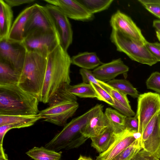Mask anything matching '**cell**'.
<instances>
[{"instance_id": "cell-1", "label": "cell", "mask_w": 160, "mask_h": 160, "mask_svg": "<svg viewBox=\"0 0 160 160\" xmlns=\"http://www.w3.org/2000/svg\"><path fill=\"white\" fill-rule=\"evenodd\" d=\"M71 58L59 44L47 57V67L40 102L48 103L59 88L69 85Z\"/></svg>"}, {"instance_id": "cell-2", "label": "cell", "mask_w": 160, "mask_h": 160, "mask_svg": "<svg viewBox=\"0 0 160 160\" xmlns=\"http://www.w3.org/2000/svg\"><path fill=\"white\" fill-rule=\"evenodd\" d=\"M39 102L18 84L0 85V115L37 114Z\"/></svg>"}, {"instance_id": "cell-3", "label": "cell", "mask_w": 160, "mask_h": 160, "mask_svg": "<svg viewBox=\"0 0 160 160\" xmlns=\"http://www.w3.org/2000/svg\"><path fill=\"white\" fill-rule=\"evenodd\" d=\"M102 104H97L82 115L73 118L66 124L62 129L46 144V148L58 151L77 148L87 139L83 136L78 137L80 132L92 118L99 111L103 108Z\"/></svg>"}, {"instance_id": "cell-4", "label": "cell", "mask_w": 160, "mask_h": 160, "mask_svg": "<svg viewBox=\"0 0 160 160\" xmlns=\"http://www.w3.org/2000/svg\"><path fill=\"white\" fill-rule=\"evenodd\" d=\"M47 64V57L27 51L18 85L40 102Z\"/></svg>"}, {"instance_id": "cell-5", "label": "cell", "mask_w": 160, "mask_h": 160, "mask_svg": "<svg viewBox=\"0 0 160 160\" xmlns=\"http://www.w3.org/2000/svg\"><path fill=\"white\" fill-rule=\"evenodd\" d=\"M110 39L116 46L117 51L124 53L132 60L149 66L158 62L145 45L138 44L119 31L112 29Z\"/></svg>"}, {"instance_id": "cell-6", "label": "cell", "mask_w": 160, "mask_h": 160, "mask_svg": "<svg viewBox=\"0 0 160 160\" xmlns=\"http://www.w3.org/2000/svg\"><path fill=\"white\" fill-rule=\"evenodd\" d=\"M135 116L139 122L138 133L142 132L147 124L157 113L160 112V95L149 92L139 95Z\"/></svg>"}, {"instance_id": "cell-7", "label": "cell", "mask_w": 160, "mask_h": 160, "mask_svg": "<svg viewBox=\"0 0 160 160\" xmlns=\"http://www.w3.org/2000/svg\"><path fill=\"white\" fill-rule=\"evenodd\" d=\"M27 52L22 42L11 40L8 38L0 40V60L21 73Z\"/></svg>"}, {"instance_id": "cell-8", "label": "cell", "mask_w": 160, "mask_h": 160, "mask_svg": "<svg viewBox=\"0 0 160 160\" xmlns=\"http://www.w3.org/2000/svg\"><path fill=\"white\" fill-rule=\"evenodd\" d=\"M25 28L24 39L33 34L56 32L44 6L35 3Z\"/></svg>"}, {"instance_id": "cell-9", "label": "cell", "mask_w": 160, "mask_h": 160, "mask_svg": "<svg viewBox=\"0 0 160 160\" xmlns=\"http://www.w3.org/2000/svg\"><path fill=\"white\" fill-rule=\"evenodd\" d=\"M44 6L53 23L60 45L67 51L73 39V31L68 18L55 5L48 3Z\"/></svg>"}, {"instance_id": "cell-10", "label": "cell", "mask_w": 160, "mask_h": 160, "mask_svg": "<svg viewBox=\"0 0 160 160\" xmlns=\"http://www.w3.org/2000/svg\"><path fill=\"white\" fill-rule=\"evenodd\" d=\"M79 108L77 102H65L49 106L39 112L44 121L58 126H64L68 120L72 117Z\"/></svg>"}, {"instance_id": "cell-11", "label": "cell", "mask_w": 160, "mask_h": 160, "mask_svg": "<svg viewBox=\"0 0 160 160\" xmlns=\"http://www.w3.org/2000/svg\"><path fill=\"white\" fill-rule=\"evenodd\" d=\"M22 42L27 51L37 52L46 57L60 44L57 32L31 35Z\"/></svg>"}, {"instance_id": "cell-12", "label": "cell", "mask_w": 160, "mask_h": 160, "mask_svg": "<svg viewBox=\"0 0 160 160\" xmlns=\"http://www.w3.org/2000/svg\"><path fill=\"white\" fill-rule=\"evenodd\" d=\"M142 149L160 159V112L147 124L140 137Z\"/></svg>"}, {"instance_id": "cell-13", "label": "cell", "mask_w": 160, "mask_h": 160, "mask_svg": "<svg viewBox=\"0 0 160 160\" xmlns=\"http://www.w3.org/2000/svg\"><path fill=\"white\" fill-rule=\"evenodd\" d=\"M110 23L112 29L120 32L139 45H145L147 41L131 18L119 10L111 16Z\"/></svg>"}, {"instance_id": "cell-14", "label": "cell", "mask_w": 160, "mask_h": 160, "mask_svg": "<svg viewBox=\"0 0 160 160\" xmlns=\"http://www.w3.org/2000/svg\"><path fill=\"white\" fill-rule=\"evenodd\" d=\"M48 4L58 7L68 18L77 21L88 22L92 20L94 14L78 0H44Z\"/></svg>"}, {"instance_id": "cell-15", "label": "cell", "mask_w": 160, "mask_h": 160, "mask_svg": "<svg viewBox=\"0 0 160 160\" xmlns=\"http://www.w3.org/2000/svg\"><path fill=\"white\" fill-rule=\"evenodd\" d=\"M141 134L131 132L126 129L116 134L115 139L108 148L100 153L96 160H112L131 145Z\"/></svg>"}, {"instance_id": "cell-16", "label": "cell", "mask_w": 160, "mask_h": 160, "mask_svg": "<svg viewBox=\"0 0 160 160\" xmlns=\"http://www.w3.org/2000/svg\"><path fill=\"white\" fill-rule=\"evenodd\" d=\"M129 70V67L119 58L103 63L94 69L92 72L97 79L108 82L119 75L126 74Z\"/></svg>"}, {"instance_id": "cell-17", "label": "cell", "mask_w": 160, "mask_h": 160, "mask_svg": "<svg viewBox=\"0 0 160 160\" xmlns=\"http://www.w3.org/2000/svg\"><path fill=\"white\" fill-rule=\"evenodd\" d=\"M103 111V109L96 113L81 130L80 133L85 138L96 137L110 126Z\"/></svg>"}, {"instance_id": "cell-18", "label": "cell", "mask_w": 160, "mask_h": 160, "mask_svg": "<svg viewBox=\"0 0 160 160\" xmlns=\"http://www.w3.org/2000/svg\"><path fill=\"white\" fill-rule=\"evenodd\" d=\"M33 8V5L28 7L18 15L12 23L8 38L17 41H23L25 28Z\"/></svg>"}, {"instance_id": "cell-19", "label": "cell", "mask_w": 160, "mask_h": 160, "mask_svg": "<svg viewBox=\"0 0 160 160\" xmlns=\"http://www.w3.org/2000/svg\"><path fill=\"white\" fill-rule=\"evenodd\" d=\"M71 64L88 70L94 69L103 63L95 52L79 53L71 58Z\"/></svg>"}, {"instance_id": "cell-20", "label": "cell", "mask_w": 160, "mask_h": 160, "mask_svg": "<svg viewBox=\"0 0 160 160\" xmlns=\"http://www.w3.org/2000/svg\"><path fill=\"white\" fill-rule=\"evenodd\" d=\"M13 19L12 8L4 0H0V40L8 37Z\"/></svg>"}, {"instance_id": "cell-21", "label": "cell", "mask_w": 160, "mask_h": 160, "mask_svg": "<svg viewBox=\"0 0 160 160\" xmlns=\"http://www.w3.org/2000/svg\"><path fill=\"white\" fill-rule=\"evenodd\" d=\"M116 134L110 126L98 136L91 138V146L99 153L106 151L114 141Z\"/></svg>"}, {"instance_id": "cell-22", "label": "cell", "mask_w": 160, "mask_h": 160, "mask_svg": "<svg viewBox=\"0 0 160 160\" xmlns=\"http://www.w3.org/2000/svg\"><path fill=\"white\" fill-rule=\"evenodd\" d=\"M41 119V117L38 113L29 115H0V126L9 124H24L29 127L33 125Z\"/></svg>"}, {"instance_id": "cell-23", "label": "cell", "mask_w": 160, "mask_h": 160, "mask_svg": "<svg viewBox=\"0 0 160 160\" xmlns=\"http://www.w3.org/2000/svg\"><path fill=\"white\" fill-rule=\"evenodd\" d=\"M21 73L0 60V85L18 84Z\"/></svg>"}, {"instance_id": "cell-24", "label": "cell", "mask_w": 160, "mask_h": 160, "mask_svg": "<svg viewBox=\"0 0 160 160\" xmlns=\"http://www.w3.org/2000/svg\"><path fill=\"white\" fill-rule=\"evenodd\" d=\"M104 113L114 133H120L125 129V123L127 116L111 108H106Z\"/></svg>"}, {"instance_id": "cell-25", "label": "cell", "mask_w": 160, "mask_h": 160, "mask_svg": "<svg viewBox=\"0 0 160 160\" xmlns=\"http://www.w3.org/2000/svg\"><path fill=\"white\" fill-rule=\"evenodd\" d=\"M26 153L34 160H60L62 152H58L42 146L35 147Z\"/></svg>"}, {"instance_id": "cell-26", "label": "cell", "mask_w": 160, "mask_h": 160, "mask_svg": "<svg viewBox=\"0 0 160 160\" xmlns=\"http://www.w3.org/2000/svg\"><path fill=\"white\" fill-rule=\"evenodd\" d=\"M68 90L72 94L81 98H98L97 93L90 83L82 82L74 85H70Z\"/></svg>"}, {"instance_id": "cell-27", "label": "cell", "mask_w": 160, "mask_h": 160, "mask_svg": "<svg viewBox=\"0 0 160 160\" xmlns=\"http://www.w3.org/2000/svg\"><path fill=\"white\" fill-rule=\"evenodd\" d=\"M69 85H65L58 89L50 98L48 102L49 106L65 102H77L76 97L68 90Z\"/></svg>"}, {"instance_id": "cell-28", "label": "cell", "mask_w": 160, "mask_h": 160, "mask_svg": "<svg viewBox=\"0 0 160 160\" xmlns=\"http://www.w3.org/2000/svg\"><path fill=\"white\" fill-rule=\"evenodd\" d=\"M107 83L123 93L129 95L133 98H138L139 96L136 89L127 80L114 79Z\"/></svg>"}, {"instance_id": "cell-29", "label": "cell", "mask_w": 160, "mask_h": 160, "mask_svg": "<svg viewBox=\"0 0 160 160\" xmlns=\"http://www.w3.org/2000/svg\"><path fill=\"white\" fill-rule=\"evenodd\" d=\"M90 12L94 13L108 9L113 0H78Z\"/></svg>"}, {"instance_id": "cell-30", "label": "cell", "mask_w": 160, "mask_h": 160, "mask_svg": "<svg viewBox=\"0 0 160 160\" xmlns=\"http://www.w3.org/2000/svg\"><path fill=\"white\" fill-rule=\"evenodd\" d=\"M98 81L101 87L107 92L114 99L125 107L129 108H131L129 101L126 95L111 86L107 82L98 79Z\"/></svg>"}, {"instance_id": "cell-31", "label": "cell", "mask_w": 160, "mask_h": 160, "mask_svg": "<svg viewBox=\"0 0 160 160\" xmlns=\"http://www.w3.org/2000/svg\"><path fill=\"white\" fill-rule=\"evenodd\" d=\"M142 149L139 137L112 160H130Z\"/></svg>"}, {"instance_id": "cell-32", "label": "cell", "mask_w": 160, "mask_h": 160, "mask_svg": "<svg viewBox=\"0 0 160 160\" xmlns=\"http://www.w3.org/2000/svg\"><path fill=\"white\" fill-rule=\"evenodd\" d=\"M149 12L160 19V0H138Z\"/></svg>"}, {"instance_id": "cell-33", "label": "cell", "mask_w": 160, "mask_h": 160, "mask_svg": "<svg viewBox=\"0 0 160 160\" xmlns=\"http://www.w3.org/2000/svg\"><path fill=\"white\" fill-rule=\"evenodd\" d=\"M146 84L148 89L160 94V72H155L152 73L147 80Z\"/></svg>"}, {"instance_id": "cell-34", "label": "cell", "mask_w": 160, "mask_h": 160, "mask_svg": "<svg viewBox=\"0 0 160 160\" xmlns=\"http://www.w3.org/2000/svg\"><path fill=\"white\" fill-rule=\"evenodd\" d=\"M90 83L92 85L98 95L97 99L100 101H102L112 106L114 104L113 98L111 95L105 90L98 86L92 82Z\"/></svg>"}, {"instance_id": "cell-35", "label": "cell", "mask_w": 160, "mask_h": 160, "mask_svg": "<svg viewBox=\"0 0 160 160\" xmlns=\"http://www.w3.org/2000/svg\"><path fill=\"white\" fill-rule=\"evenodd\" d=\"M79 72L82 76L83 82L86 83L92 82L101 87L92 71L89 70L81 68L79 70Z\"/></svg>"}, {"instance_id": "cell-36", "label": "cell", "mask_w": 160, "mask_h": 160, "mask_svg": "<svg viewBox=\"0 0 160 160\" xmlns=\"http://www.w3.org/2000/svg\"><path fill=\"white\" fill-rule=\"evenodd\" d=\"M125 129L131 132L138 133L139 122L138 119L135 116L134 117H126L125 120Z\"/></svg>"}, {"instance_id": "cell-37", "label": "cell", "mask_w": 160, "mask_h": 160, "mask_svg": "<svg viewBox=\"0 0 160 160\" xmlns=\"http://www.w3.org/2000/svg\"><path fill=\"white\" fill-rule=\"evenodd\" d=\"M24 124H12L0 126V147L2 146L4 137L6 133L9 130L13 128H19L27 127Z\"/></svg>"}, {"instance_id": "cell-38", "label": "cell", "mask_w": 160, "mask_h": 160, "mask_svg": "<svg viewBox=\"0 0 160 160\" xmlns=\"http://www.w3.org/2000/svg\"><path fill=\"white\" fill-rule=\"evenodd\" d=\"M145 45L158 62H160V43L150 42L147 41Z\"/></svg>"}, {"instance_id": "cell-39", "label": "cell", "mask_w": 160, "mask_h": 160, "mask_svg": "<svg viewBox=\"0 0 160 160\" xmlns=\"http://www.w3.org/2000/svg\"><path fill=\"white\" fill-rule=\"evenodd\" d=\"M114 104L112 107L127 117L135 116L136 114L132 108H127L114 99Z\"/></svg>"}, {"instance_id": "cell-40", "label": "cell", "mask_w": 160, "mask_h": 160, "mask_svg": "<svg viewBox=\"0 0 160 160\" xmlns=\"http://www.w3.org/2000/svg\"><path fill=\"white\" fill-rule=\"evenodd\" d=\"M5 2L11 8L27 3H32L35 0H4Z\"/></svg>"}, {"instance_id": "cell-41", "label": "cell", "mask_w": 160, "mask_h": 160, "mask_svg": "<svg viewBox=\"0 0 160 160\" xmlns=\"http://www.w3.org/2000/svg\"><path fill=\"white\" fill-rule=\"evenodd\" d=\"M143 150V160H160L157 156Z\"/></svg>"}, {"instance_id": "cell-42", "label": "cell", "mask_w": 160, "mask_h": 160, "mask_svg": "<svg viewBox=\"0 0 160 160\" xmlns=\"http://www.w3.org/2000/svg\"><path fill=\"white\" fill-rule=\"evenodd\" d=\"M143 152L142 149L135 155L130 160H143Z\"/></svg>"}, {"instance_id": "cell-43", "label": "cell", "mask_w": 160, "mask_h": 160, "mask_svg": "<svg viewBox=\"0 0 160 160\" xmlns=\"http://www.w3.org/2000/svg\"><path fill=\"white\" fill-rule=\"evenodd\" d=\"M152 25L156 29V30L160 32V20H154Z\"/></svg>"}, {"instance_id": "cell-44", "label": "cell", "mask_w": 160, "mask_h": 160, "mask_svg": "<svg viewBox=\"0 0 160 160\" xmlns=\"http://www.w3.org/2000/svg\"><path fill=\"white\" fill-rule=\"evenodd\" d=\"M0 160H9L8 156L4 152V150H0Z\"/></svg>"}, {"instance_id": "cell-45", "label": "cell", "mask_w": 160, "mask_h": 160, "mask_svg": "<svg viewBox=\"0 0 160 160\" xmlns=\"http://www.w3.org/2000/svg\"><path fill=\"white\" fill-rule=\"evenodd\" d=\"M78 160H93L91 158L85 156H80Z\"/></svg>"}, {"instance_id": "cell-46", "label": "cell", "mask_w": 160, "mask_h": 160, "mask_svg": "<svg viewBox=\"0 0 160 160\" xmlns=\"http://www.w3.org/2000/svg\"><path fill=\"white\" fill-rule=\"evenodd\" d=\"M156 34L157 38L160 42V32L156 30Z\"/></svg>"}]
</instances>
